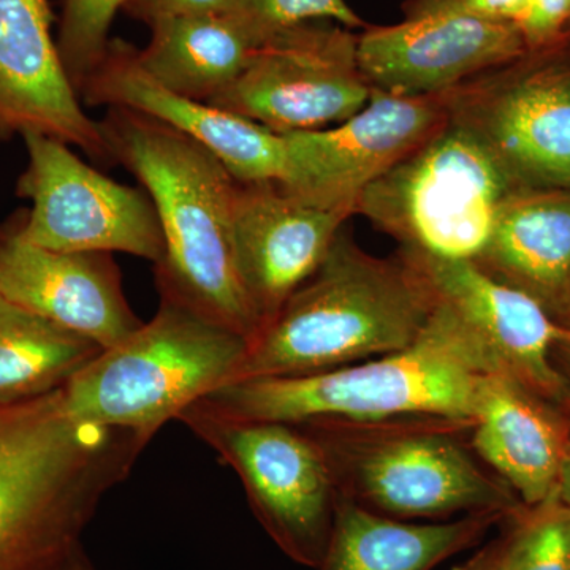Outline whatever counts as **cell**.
Wrapping results in <instances>:
<instances>
[{
  "instance_id": "1",
  "label": "cell",
  "mask_w": 570,
  "mask_h": 570,
  "mask_svg": "<svg viewBox=\"0 0 570 570\" xmlns=\"http://www.w3.org/2000/svg\"><path fill=\"white\" fill-rule=\"evenodd\" d=\"M149 442L71 417L62 387L0 404V570H82L85 531Z\"/></svg>"
},
{
  "instance_id": "2",
  "label": "cell",
  "mask_w": 570,
  "mask_h": 570,
  "mask_svg": "<svg viewBox=\"0 0 570 570\" xmlns=\"http://www.w3.org/2000/svg\"><path fill=\"white\" fill-rule=\"evenodd\" d=\"M100 127L112 160L141 183L159 217L164 255L154 265L159 294L253 343L258 322L234 253L238 181L204 145L145 112L108 107Z\"/></svg>"
},
{
  "instance_id": "3",
  "label": "cell",
  "mask_w": 570,
  "mask_h": 570,
  "mask_svg": "<svg viewBox=\"0 0 570 570\" xmlns=\"http://www.w3.org/2000/svg\"><path fill=\"white\" fill-rule=\"evenodd\" d=\"M436 303L406 254L374 257L341 230L316 272L254 337L232 382L305 376L403 351L425 332Z\"/></svg>"
},
{
  "instance_id": "4",
  "label": "cell",
  "mask_w": 570,
  "mask_h": 570,
  "mask_svg": "<svg viewBox=\"0 0 570 570\" xmlns=\"http://www.w3.org/2000/svg\"><path fill=\"white\" fill-rule=\"evenodd\" d=\"M490 371L499 370L479 337L438 296L425 332L403 351L305 376L230 382L200 401L230 417L285 423L409 414L472 420Z\"/></svg>"
},
{
  "instance_id": "5",
  "label": "cell",
  "mask_w": 570,
  "mask_h": 570,
  "mask_svg": "<svg viewBox=\"0 0 570 570\" xmlns=\"http://www.w3.org/2000/svg\"><path fill=\"white\" fill-rule=\"evenodd\" d=\"M296 425L324 452L340 498L377 515L442 521L524 508L472 450V420L409 414Z\"/></svg>"
},
{
  "instance_id": "6",
  "label": "cell",
  "mask_w": 570,
  "mask_h": 570,
  "mask_svg": "<svg viewBox=\"0 0 570 570\" xmlns=\"http://www.w3.org/2000/svg\"><path fill=\"white\" fill-rule=\"evenodd\" d=\"M249 341L171 296L118 346L104 348L62 387L71 417L151 438L228 382Z\"/></svg>"
},
{
  "instance_id": "7",
  "label": "cell",
  "mask_w": 570,
  "mask_h": 570,
  "mask_svg": "<svg viewBox=\"0 0 570 570\" xmlns=\"http://www.w3.org/2000/svg\"><path fill=\"white\" fill-rule=\"evenodd\" d=\"M510 178L490 146L449 115L436 134L367 187L355 213L395 236L404 250L474 262L512 195Z\"/></svg>"
},
{
  "instance_id": "8",
  "label": "cell",
  "mask_w": 570,
  "mask_h": 570,
  "mask_svg": "<svg viewBox=\"0 0 570 570\" xmlns=\"http://www.w3.org/2000/svg\"><path fill=\"white\" fill-rule=\"evenodd\" d=\"M228 464L250 510L288 560L324 562L340 494L324 452L296 423L230 417L198 401L176 419Z\"/></svg>"
},
{
  "instance_id": "9",
  "label": "cell",
  "mask_w": 570,
  "mask_h": 570,
  "mask_svg": "<svg viewBox=\"0 0 570 570\" xmlns=\"http://www.w3.org/2000/svg\"><path fill=\"white\" fill-rule=\"evenodd\" d=\"M21 137L29 164L17 193L32 202L17 214L22 238L61 253H126L159 264L163 227L148 194L82 163L67 142Z\"/></svg>"
},
{
  "instance_id": "10",
  "label": "cell",
  "mask_w": 570,
  "mask_h": 570,
  "mask_svg": "<svg viewBox=\"0 0 570 570\" xmlns=\"http://www.w3.org/2000/svg\"><path fill=\"white\" fill-rule=\"evenodd\" d=\"M371 94L352 29L313 21L269 36L243 73L208 104L285 135L346 121Z\"/></svg>"
},
{
  "instance_id": "11",
  "label": "cell",
  "mask_w": 570,
  "mask_h": 570,
  "mask_svg": "<svg viewBox=\"0 0 570 570\" xmlns=\"http://www.w3.org/2000/svg\"><path fill=\"white\" fill-rule=\"evenodd\" d=\"M527 48L519 26L480 17L461 0H411L403 21L356 36L371 88L404 97L445 96L472 75L517 61Z\"/></svg>"
},
{
  "instance_id": "12",
  "label": "cell",
  "mask_w": 570,
  "mask_h": 570,
  "mask_svg": "<svg viewBox=\"0 0 570 570\" xmlns=\"http://www.w3.org/2000/svg\"><path fill=\"white\" fill-rule=\"evenodd\" d=\"M449 119L441 97H404L373 89L370 102L346 121L283 135L287 193L325 209L355 214L376 179L436 134Z\"/></svg>"
},
{
  "instance_id": "13",
  "label": "cell",
  "mask_w": 570,
  "mask_h": 570,
  "mask_svg": "<svg viewBox=\"0 0 570 570\" xmlns=\"http://www.w3.org/2000/svg\"><path fill=\"white\" fill-rule=\"evenodd\" d=\"M403 253L422 269L439 298L466 322L499 371L570 414V387L553 358L558 344L570 337L569 326L554 321L527 292L501 283L474 262Z\"/></svg>"
},
{
  "instance_id": "14",
  "label": "cell",
  "mask_w": 570,
  "mask_h": 570,
  "mask_svg": "<svg viewBox=\"0 0 570 570\" xmlns=\"http://www.w3.org/2000/svg\"><path fill=\"white\" fill-rule=\"evenodd\" d=\"M0 296L99 344L118 346L145 322L124 295L108 253H61L29 243L18 216L0 225Z\"/></svg>"
},
{
  "instance_id": "15",
  "label": "cell",
  "mask_w": 570,
  "mask_h": 570,
  "mask_svg": "<svg viewBox=\"0 0 570 570\" xmlns=\"http://www.w3.org/2000/svg\"><path fill=\"white\" fill-rule=\"evenodd\" d=\"M51 26L48 0H0V142L48 135L115 164L100 122L82 110Z\"/></svg>"
},
{
  "instance_id": "16",
  "label": "cell",
  "mask_w": 570,
  "mask_h": 570,
  "mask_svg": "<svg viewBox=\"0 0 570 570\" xmlns=\"http://www.w3.org/2000/svg\"><path fill=\"white\" fill-rule=\"evenodd\" d=\"M348 217L309 204L277 183H238L235 264L258 333L316 272Z\"/></svg>"
},
{
  "instance_id": "17",
  "label": "cell",
  "mask_w": 570,
  "mask_h": 570,
  "mask_svg": "<svg viewBox=\"0 0 570 570\" xmlns=\"http://www.w3.org/2000/svg\"><path fill=\"white\" fill-rule=\"evenodd\" d=\"M137 51L126 41L111 40L102 62L82 85L85 102L132 108L168 124L204 145L238 183H285L288 159L283 135L212 104L167 91L142 71Z\"/></svg>"
},
{
  "instance_id": "18",
  "label": "cell",
  "mask_w": 570,
  "mask_h": 570,
  "mask_svg": "<svg viewBox=\"0 0 570 570\" xmlns=\"http://www.w3.org/2000/svg\"><path fill=\"white\" fill-rule=\"evenodd\" d=\"M469 442L478 459L528 508L557 498L570 450V414L517 379L480 381Z\"/></svg>"
},
{
  "instance_id": "19",
  "label": "cell",
  "mask_w": 570,
  "mask_h": 570,
  "mask_svg": "<svg viewBox=\"0 0 570 570\" xmlns=\"http://www.w3.org/2000/svg\"><path fill=\"white\" fill-rule=\"evenodd\" d=\"M452 118L490 146L510 176L570 187V71H534L455 105Z\"/></svg>"
},
{
  "instance_id": "20",
  "label": "cell",
  "mask_w": 570,
  "mask_h": 570,
  "mask_svg": "<svg viewBox=\"0 0 570 570\" xmlns=\"http://www.w3.org/2000/svg\"><path fill=\"white\" fill-rule=\"evenodd\" d=\"M474 264L570 328V195H510Z\"/></svg>"
},
{
  "instance_id": "21",
  "label": "cell",
  "mask_w": 570,
  "mask_h": 570,
  "mask_svg": "<svg viewBox=\"0 0 570 570\" xmlns=\"http://www.w3.org/2000/svg\"><path fill=\"white\" fill-rule=\"evenodd\" d=\"M508 519L501 513H472L442 521L395 520L340 498L318 570H436L480 546Z\"/></svg>"
},
{
  "instance_id": "22",
  "label": "cell",
  "mask_w": 570,
  "mask_h": 570,
  "mask_svg": "<svg viewBox=\"0 0 570 570\" xmlns=\"http://www.w3.org/2000/svg\"><path fill=\"white\" fill-rule=\"evenodd\" d=\"M151 40L137 51L142 71L167 91L212 102L243 73L266 40L238 13L168 18L149 26Z\"/></svg>"
},
{
  "instance_id": "23",
  "label": "cell",
  "mask_w": 570,
  "mask_h": 570,
  "mask_svg": "<svg viewBox=\"0 0 570 570\" xmlns=\"http://www.w3.org/2000/svg\"><path fill=\"white\" fill-rule=\"evenodd\" d=\"M102 351L0 296V404L63 387Z\"/></svg>"
},
{
  "instance_id": "24",
  "label": "cell",
  "mask_w": 570,
  "mask_h": 570,
  "mask_svg": "<svg viewBox=\"0 0 570 570\" xmlns=\"http://www.w3.org/2000/svg\"><path fill=\"white\" fill-rule=\"evenodd\" d=\"M501 527L505 570H570V508L560 499L524 505Z\"/></svg>"
},
{
  "instance_id": "25",
  "label": "cell",
  "mask_w": 570,
  "mask_h": 570,
  "mask_svg": "<svg viewBox=\"0 0 570 570\" xmlns=\"http://www.w3.org/2000/svg\"><path fill=\"white\" fill-rule=\"evenodd\" d=\"M127 3L129 0H63L58 50L78 94L107 55L112 20Z\"/></svg>"
},
{
  "instance_id": "26",
  "label": "cell",
  "mask_w": 570,
  "mask_h": 570,
  "mask_svg": "<svg viewBox=\"0 0 570 570\" xmlns=\"http://www.w3.org/2000/svg\"><path fill=\"white\" fill-rule=\"evenodd\" d=\"M235 13L266 39L283 29L313 21L335 22L347 29L365 26L346 0H238Z\"/></svg>"
},
{
  "instance_id": "27",
  "label": "cell",
  "mask_w": 570,
  "mask_h": 570,
  "mask_svg": "<svg viewBox=\"0 0 570 570\" xmlns=\"http://www.w3.org/2000/svg\"><path fill=\"white\" fill-rule=\"evenodd\" d=\"M238 0H129L126 9L134 18L151 26L168 18L193 14L230 13Z\"/></svg>"
},
{
  "instance_id": "28",
  "label": "cell",
  "mask_w": 570,
  "mask_h": 570,
  "mask_svg": "<svg viewBox=\"0 0 570 570\" xmlns=\"http://www.w3.org/2000/svg\"><path fill=\"white\" fill-rule=\"evenodd\" d=\"M569 22L570 0H528L519 28L532 48L557 39Z\"/></svg>"
},
{
  "instance_id": "29",
  "label": "cell",
  "mask_w": 570,
  "mask_h": 570,
  "mask_svg": "<svg viewBox=\"0 0 570 570\" xmlns=\"http://www.w3.org/2000/svg\"><path fill=\"white\" fill-rule=\"evenodd\" d=\"M461 2L480 17L520 26L527 13L528 0H461Z\"/></svg>"
},
{
  "instance_id": "30",
  "label": "cell",
  "mask_w": 570,
  "mask_h": 570,
  "mask_svg": "<svg viewBox=\"0 0 570 570\" xmlns=\"http://www.w3.org/2000/svg\"><path fill=\"white\" fill-rule=\"evenodd\" d=\"M450 570H505L498 540H491L487 546L480 547L469 557V560L460 562Z\"/></svg>"
},
{
  "instance_id": "31",
  "label": "cell",
  "mask_w": 570,
  "mask_h": 570,
  "mask_svg": "<svg viewBox=\"0 0 570 570\" xmlns=\"http://www.w3.org/2000/svg\"><path fill=\"white\" fill-rule=\"evenodd\" d=\"M553 358L558 370L561 371L562 376L566 377L570 387V337L558 344L557 348H554Z\"/></svg>"
},
{
  "instance_id": "32",
  "label": "cell",
  "mask_w": 570,
  "mask_h": 570,
  "mask_svg": "<svg viewBox=\"0 0 570 570\" xmlns=\"http://www.w3.org/2000/svg\"><path fill=\"white\" fill-rule=\"evenodd\" d=\"M557 498L570 508V450L568 459L562 466L560 483H558Z\"/></svg>"
},
{
  "instance_id": "33",
  "label": "cell",
  "mask_w": 570,
  "mask_h": 570,
  "mask_svg": "<svg viewBox=\"0 0 570 570\" xmlns=\"http://www.w3.org/2000/svg\"><path fill=\"white\" fill-rule=\"evenodd\" d=\"M82 570H96V569L92 568L91 562H88V564H86L85 568H82Z\"/></svg>"
}]
</instances>
